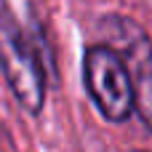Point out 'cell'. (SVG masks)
Segmentation results:
<instances>
[{
	"label": "cell",
	"mask_w": 152,
	"mask_h": 152,
	"mask_svg": "<svg viewBox=\"0 0 152 152\" xmlns=\"http://www.w3.org/2000/svg\"><path fill=\"white\" fill-rule=\"evenodd\" d=\"M112 27V43L110 48H115L120 53V59L128 67L131 75V86H134V110L139 112V118L144 120V126L152 131V48L147 35L126 21V19H110Z\"/></svg>",
	"instance_id": "obj_3"
},
{
	"label": "cell",
	"mask_w": 152,
	"mask_h": 152,
	"mask_svg": "<svg viewBox=\"0 0 152 152\" xmlns=\"http://www.w3.org/2000/svg\"><path fill=\"white\" fill-rule=\"evenodd\" d=\"M0 69L19 104L37 115L45 102V72L24 27L5 3H0Z\"/></svg>",
	"instance_id": "obj_1"
},
{
	"label": "cell",
	"mask_w": 152,
	"mask_h": 152,
	"mask_svg": "<svg viewBox=\"0 0 152 152\" xmlns=\"http://www.w3.org/2000/svg\"><path fill=\"white\" fill-rule=\"evenodd\" d=\"M83 80L96 110L112 120L123 123L134 112V86L126 61L110 45H94L83 59Z\"/></svg>",
	"instance_id": "obj_2"
}]
</instances>
